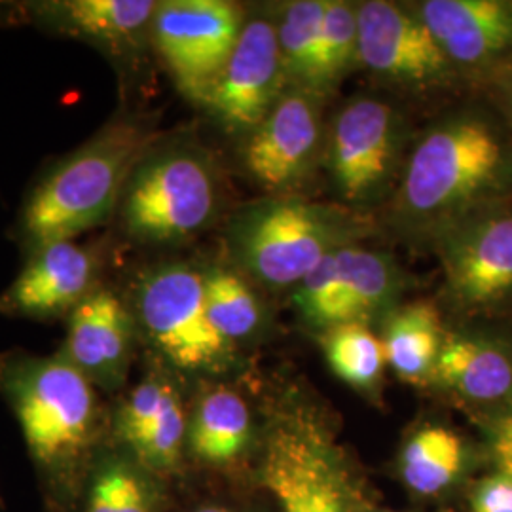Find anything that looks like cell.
<instances>
[{
    "instance_id": "1",
    "label": "cell",
    "mask_w": 512,
    "mask_h": 512,
    "mask_svg": "<svg viewBox=\"0 0 512 512\" xmlns=\"http://www.w3.org/2000/svg\"><path fill=\"white\" fill-rule=\"evenodd\" d=\"M511 186V143L488 118L459 112L425 131L410 154L393 220L410 236L435 239Z\"/></svg>"
},
{
    "instance_id": "2",
    "label": "cell",
    "mask_w": 512,
    "mask_h": 512,
    "mask_svg": "<svg viewBox=\"0 0 512 512\" xmlns=\"http://www.w3.org/2000/svg\"><path fill=\"white\" fill-rule=\"evenodd\" d=\"M152 129L118 114L88 143L55 164L33 188L19 215L18 236L29 253L82 236L118 211L131 169L147 152Z\"/></svg>"
},
{
    "instance_id": "3",
    "label": "cell",
    "mask_w": 512,
    "mask_h": 512,
    "mask_svg": "<svg viewBox=\"0 0 512 512\" xmlns=\"http://www.w3.org/2000/svg\"><path fill=\"white\" fill-rule=\"evenodd\" d=\"M366 234L348 209L272 196L241 207L226 230L239 270L268 289L298 287L334 251Z\"/></svg>"
},
{
    "instance_id": "4",
    "label": "cell",
    "mask_w": 512,
    "mask_h": 512,
    "mask_svg": "<svg viewBox=\"0 0 512 512\" xmlns=\"http://www.w3.org/2000/svg\"><path fill=\"white\" fill-rule=\"evenodd\" d=\"M0 393L18 418L31 456L50 471H69L97 439L95 385L63 355H0Z\"/></svg>"
},
{
    "instance_id": "5",
    "label": "cell",
    "mask_w": 512,
    "mask_h": 512,
    "mask_svg": "<svg viewBox=\"0 0 512 512\" xmlns=\"http://www.w3.org/2000/svg\"><path fill=\"white\" fill-rule=\"evenodd\" d=\"M220 202L222 186L213 158L196 143L173 141L150 145L139 158L116 213L129 239L167 245L209 228Z\"/></svg>"
},
{
    "instance_id": "6",
    "label": "cell",
    "mask_w": 512,
    "mask_h": 512,
    "mask_svg": "<svg viewBox=\"0 0 512 512\" xmlns=\"http://www.w3.org/2000/svg\"><path fill=\"white\" fill-rule=\"evenodd\" d=\"M131 313L148 340L179 368L209 370L230 353V344L207 317L203 272L184 262L143 275L133 289Z\"/></svg>"
},
{
    "instance_id": "7",
    "label": "cell",
    "mask_w": 512,
    "mask_h": 512,
    "mask_svg": "<svg viewBox=\"0 0 512 512\" xmlns=\"http://www.w3.org/2000/svg\"><path fill=\"white\" fill-rule=\"evenodd\" d=\"M226 0H165L152 19V46L184 95L205 105L243 29Z\"/></svg>"
},
{
    "instance_id": "8",
    "label": "cell",
    "mask_w": 512,
    "mask_h": 512,
    "mask_svg": "<svg viewBox=\"0 0 512 512\" xmlns=\"http://www.w3.org/2000/svg\"><path fill=\"white\" fill-rule=\"evenodd\" d=\"M450 298L467 310L512 296V211L484 207L435 238Z\"/></svg>"
},
{
    "instance_id": "9",
    "label": "cell",
    "mask_w": 512,
    "mask_h": 512,
    "mask_svg": "<svg viewBox=\"0 0 512 512\" xmlns=\"http://www.w3.org/2000/svg\"><path fill=\"white\" fill-rule=\"evenodd\" d=\"M403 124L384 101L359 97L336 114L327 139V167L342 200L366 203L393 179Z\"/></svg>"
},
{
    "instance_id": "10",
    "label": "cell",
    "mask_w": 512,
    "mask_h": 512,
    "mask_svg": "<svg viewBox=\"0 0 512 512\" xmlns=\"http://www.w3.org/2000/svg\"><path fill=\"white\" fill-rule=\"evenodd\" d=\"M397 264L357 243L327 256L294 291V302L306 319L321 327L365 323L387 308L403 287Z\"/></svg>"
},
{
    "instance_id": "11",
    "label": "cell",
    "mask_w": 512,
    "mask_h": 512,
    "mask_svg": "<svg viewBox=\"0 0 512 512\" xmlns=\"http://www.w3.org/2000/svg\"><path fill=\"white\" fill-rule=\"evenodd\" d=\"M277 25L264 16L247 19L238 42L209 93L205 107L230 135H249L285 92Z\"/></svg>"
},
{
    "instance_id": "12",
    "label": "cell",
    "mask_w": 512,
    "mask_h": 512,
    "mask_svg": "<svg viewBox=\"0 0 512 512\" xmlns=\"http://www.w3.org/2000/svg\"><path fill=\"white\" fill-rule=\"evenodd\" d=\"M40 29L90 44L118 71H133L152 44V0H38L23 2Z\"/></svg>"
},
{
    "instance_id": "13",
    "label": "cell",
    "mask_w": 512,
    "mask_h": 512,
    "mask_svg": "<svg viewBox=\"0 0 512 512\" xmlns=\"http://www.w3.org/2000/svg\"><path fill=\"white\" fill-rule=\"evenodd\" d=\"M357 23L359 61L387 80L427 88L456 69L418 10L368 0L357 8Z\"/></svg>"
},
{
    "instance_id": "14",
    "label": "cell",
    "mask_w": 512,
    "mask_h": 512,
    "mask_svg": "<svg viewBox=\"0 0 512 512\" xmlns=\"http://www.w3.org/2000/svg\"><path fill=\"white\" fill-rule=\"evenodd\" d=\"M319 99L289 86L247 135L243 162L256 183L272 192H285L310 175L323 139Z\"/></svg>"
},
{
    "instance_id": "15",
    "label": "cell",
    "mask_w": 512,
    "mask_h": 512,
    "mask_svg": "<svg viewBox=\"0 0 512 512\" xmlns=\"http://www.w3.org/2000/svg\"><path fill=\"white\" fill-rule=\"evenodd\" d=\"M101 258L90 245L74 239L37 249L29 262L0 293V313L50 319L71 311L97 291Z\"/></svg>"
},
{
    "instance_id": "16",
    "label": "cell",
    "mask_w": 512,
    "mask_h": 512,
    "mask_svg": "<svg viewBox=\"0 0 512 512\" xmlns=\"http://www.w3.org/2000/svg\"><path fill=\"white\" fill-rule=\"evenodd\" d=\"M264 480L283 512H344L334 459L306 423L293 421L275 429Z\"/></svg>"
},
{
    "instance_id": "17",
    "label": "cell",
    "mask_w": 512,
    "mask_h": 512,
    "mask_svg": "<svg viewBox=\"0 0 512 512\" xmlns=\"http://www.w3.org/2000/svg\"><path fill=\"white\" fill-rule=\"evenodd\" d=\"M133 327L126 302L101 285L69 313L61 355L93 385L116 389L128 374Z\"/></svg>"
},
{
    "instance_id": "18",
    "label": "cell",
    "mask_w": 512,
    "mask_h": 512,
    "mask_svg": "<svg viewBox=\"0 0 512 512\" xmlns=\"http://www.w3.org/2000/svg\"><path fill=\"white\" fill-rule=\"evenodd\" d=\"M418 14L454 67L486 69L512 52V2L427 0Z\"/></svg>"
},
{
    "instance_id": "19",
    "label": "cell",
    "mask_w": 512,
    "mask_h": 512,
    "mask_svg": "<svg viewBox=\"0 0 512 512\" xmlns=\"http://www.w3.org/2000/svg\"><path fill=\"white\" fill-rule=\"evenodd\" d=\"M433 376L446 389L476 403H494L512 395L511 355L478 336L444 338Z\"/></svg>"
},
{
    "instance_id": "20",
    "label": "cell",
    "mask_w": 512,
    "mask_h": 512,
    "mask_svg": "<svg viewBox=\"0 0 512 512\" xmlns=\"http://www.w3.org/2000/svg\"><path fill=\"white\" fill-rule=\"evenodd\" d=\"M444 344L439 311L429 302H414L395 311L384 338L385 361L406 382L433 376Z\"/></svg>"
},
{
    "instance_id": "21",
    "label": "cell",
    "mask_w": 512,
    "mask_h": 512,
    "mask_svg": "<svg viewBox=\"0 0 512 512\" xmlns=\"http://www.w3.org/2000/svg\"><path fill=\"white\" fill-rule=\"evenodd\" d=\"M251 437L249 406L232 389L207 391L194 410L188 442L194 456L209 463L238 458Z\"/></svg>"
},
{
    "instance_id": "22",
    "label": "cell",
    "mask_w": 512,
    "mask_h": 512,
    "mask_svg": "<svg viewBox=\"0 0 512 512\" xmlns=\"http://www.w3.org/2000/svg\"><path fill=\"white\" fill-rule=\"evenodd\" d=\"M325 12V0H296L287 4L277 23L283 73L293 88L313 93Z\"/></svg>"
},
{
    "instance_id": "23",
    "label": "cell",
    "mask_w": 512,
    "mask_h": 512,
    "mask_svg": "<svg viewBox=\"0 0 512 512\" xmlns=\"http://www.w3.org/2000/svg\"><path fill=\"white\" fill-rule=\"evenodd\" d=\"M461 467L463 444L450 429L425 427L404 448V482L418 494H439L454 482Z\"/></svg>"
},
{
    "instance_id": "24",
    "label": "cell",
    "mask_w": 512,
    "mask_h": 512,
    "mask_svg": "<svg viewBox=\"0 0 512 512\" xmlns=\"http://www.w3.org/2000/svg\"><path fill=\"white\" fill-rule=\"evenodd\" d=\"M203 289L207 317L230 346L258 329L262 306L243 275L228 268H209L203 272Z\"/></svg>"
},
{
    "instance_id": "25",
    "label": "cell",
    "mask_w": 512,
    "mask_h": 512,
    "mask_svg": "<svg viewBox=\"0 0 512 512\" xmlns=\"http://www.w3.org/2000/svg\"><path fill=\"white\" fill-rule=\"evenodd\" d=\"M359 59V23L357 8L349 2H327V12L321 31L317 71L313 93L321 97L348 74Z\"/></svg>"
},
{
    "instance_id": "26",
    "label": "cell",
    "mask_w": 512,
    "mask_h": 512,
    "mask_svg": "<svg viewBox=\"0 0 512 512\" xmlns=\"http://www.w3.org/2000/svg\"><path fill=\"white\" fill-rule=\"evenodd\" d=\"M325 351L332 370L355 387L376 384L384 370V342L365 323H342L330 327Z\"/></svg>"
},
{
    "instance_id": "27",
    "label": "cell",
    "mask_w": 512,
    "mask_h": 512,
    "mask_svg": "<svg viewBox=\"0 0 512 512\" xmlns=\"http://www.w3.org/2000/svg\"><path fill=\"white\" fill-rule=\"evenodd\" d=\"M86 512H152L147 482L126 461L107 459L93 476Z\"/></svg>"
},
{
    "instance_id": "28",
    "label": "cell",
    "mask_w": 512,
    "mask_h": 512,
    "mask_svg": "<svg viewBox=\"0 0 512 512\" xmlns=\"http://www.w3.org/2000/svg\"><path fill=\"white\" fill-rule=\"evenodd\" d=\"M188 435L183 403L173 389L165 399L160 414L152 420L147 429L126 442L135 452L139 461L152 469H171L181 458L184 437Z\"/></svg>"
},
{
    "instance_id": "29",
    "label": "cell",
    "mask_w": 512,
    "mask_h": 512,
    "mask_svg": "<svg viewBox=\"0 0 512 512\" xmlns=\"http://www.w3.org/2000/svg\"><path fill=\"white\" fill-rule=\"evenodd\" d=\"M175 389V385L162 376H147L137 385L116 414V433L118 437L129 442L143 429H147L152 420L160 414L165 399Z\"/></svg>"
},
{
    "instance_id": "30",
    "label": "cell",
    "mask_w": 512,
    "mask_h": 512,
    "mask_svg": "<svg viewBox=\"0 0 512 512\" xmlns=\"http://www.w3.org/2000/svg\"><path fill=\"white\" fill-rule=\"evenodd\" d=\"M475 512H512V475L497 471L482 480L473 497Z\"/></svg>"
},
{
    "instance_id": "31",
    "label": "cell",
    "mask_w": 512,
    "mask_h": 512,
    "mask_svg": "<svg viewBox=\"0 0 512 512\" xmlns=\"http://www.w3.org/2000/svg\"><path fill=\"white\" fill-rule=\"evenodd\" d=\"M490 446L499 471L512 475V412L495 420L490 433Z\"/></svg>"
},
{
    "instance_id": "32",
    "label": "cell",
    "mask_w": 512,
    "mask_h": 512,
    "mask_svg": "<svg viewBox=\"0 0 512 512\" xmlns=\"http://www.w3.org/2000/svg\"><path fill=\"white\" fill-rule=\"evenodd\" d=\"M21 21H27L23 4L0 2V27L2 25H16V23H21Z\"/></svg>"
},
{
    "instance_id": "33",
    "label": "cell",
    "mask_w": 512,
    "mask_h": 512,
    "mask_svg": "<svg viewBox=\"0 0 512 512\" xmlns=\"http://www.w3.org/2000/svg\"><path fill=\"white\" fill-rule=\"evenodd\" d=\"M194 512H234L230 511V509H224V507H205V509H200V511Z\"/></svg>"
},
{
    "instance_id": "34",
    "label": "cell",
    "mask_w": 512,
    "mask_h": 512,
    "mask_svg": "<svg viewBox=\"0 0 512 512\" xmlns=\"http://www.w3.org/2000/svg\"><path fill=\"white\" fill-rule=\"evenodd\" d=\"M507 101H509V114H511L512 118V78L511 82H509V92H507Z\"/></svg>"
}]
</instances>
